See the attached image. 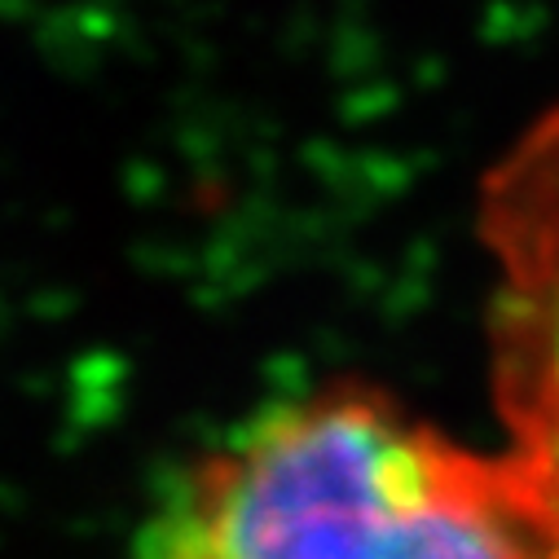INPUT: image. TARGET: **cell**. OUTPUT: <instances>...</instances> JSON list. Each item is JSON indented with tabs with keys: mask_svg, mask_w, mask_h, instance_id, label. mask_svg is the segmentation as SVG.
<instances>
[{
	"mask_svg": "<svg viewBox=\"0 0 559 559\" xmlns=\"http://www.w3.org/2000/svg\"><path fill=\"white\" fill-rule=\"evenodd\" d=\"M151 559H559V515L498 445L396 396L313 388L212 441L159 498Z\"/></svg>",
	"mask_w": 559,
	"mask_h": 559,
	"instance_id": "6da1fadb",
	"label": "cell"
},
{
	"mask_svg": "<svg viewBox=\"0 0 559 559\" xmlns=\"http://www.w3.org/2000/svg\"><path fill=\"white\" fill-rule=\"evenodd\" d=\"M502 445L559 515V106L498 155L476 212Z\"/></svg>",
	"mask_w": 559,
	"mask_h": 559,
	"instance_id": "7a4b0ae2",
	"label": "cell"
}]
</instances>
